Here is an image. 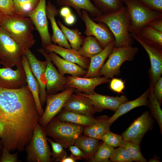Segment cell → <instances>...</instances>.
<instances>
[{
	"label": "cell",
	"instance_id": "1",
	"mask_svg": "<svg viewBox=\"0 0 162 162\" xmlns=\"http://www.w3.org/2000/svg\"><path fill=\"white\" fill-rule=\"evenodd\" d=\"M40 117L27 86L0 87V139L3 148L23 152Z\"/></svg>",
	"mask_w": 162,
	"mask_h": 162
},
{
	"label": "cell",
	"instance_id": "2",
	"mask_svg": "<svg viewBox=\"0 0 162 162\" xmlns=\"http://www.w3.org/2000/svg\"><path fill=\"white\" fill-rule=\"evenodd\" d=\"M93 21L102 22L109 28L114 38V46L122 47L132 46L133 38L129 31L127 8L122 6L116 12L97 16Z\"/></svg>",
	"mask_w": 162,
	"mask_h": 162
},
{
	"label": "cell",
	"instance_id": "3",
	"mask_svg": "<svg viewBox=\"0 0 162 162\" xmlns=\"http://www.w3.org/2000/svg\"><path fill=\"white\" fill-rule=\"evenodd\" d=\"M0 26L19 45L25 53L35 43L32 33L34 26L28 16L4 15Z\"/></svg>",
	"mask_w": 162,
	"mask_h": 162
},
{
	"label": "cell",
	"instance_id": "4",
	"mask_svg": "<svg viewBox=\"0 0 162 162\" xmlns=\"http://www.w3.org/2000/svg\"><path fill=\"white\" fill-rule=\"evenodd\" d=\"M84 127L53 118L44 128L46 135L62 145L64 149L74 145L77 138L83 133Z\"/></svg>",
	"mask_w": 162,
	"mask_h": 162
},
{
	"label": "cell",
	"instance_id": "5",
	"mask_svg": "<svg viewBox=\"0 0 162 162\" xmlns=\"http://www.w3.org/2000/svg\"><path fill=\"white\" fill-rule=\"evenodd\" d=\"M121 1L126 5L130 34H135L151 22L162 19V13L150 9L138 0Z\"/></svg>",
	"mask_w": 162,
	"mask_h": 162
},
{
	"label": "cell",
	"instance_id": "6",
	"mask_svg": "<svg viewBox=\"0 0 162 162\" xmlns=\"http://www.w3.org/2000/svg\"><path fill=\"white\" fill-rule=\"evenodd\" d=\"M46 135L44 128L39 123L35 125L29 143L25 149L28 162H50L52 152L47 142Z\"/></svg>",
	"mask_w": 162,
	"mask_h": 162
},
{
	"label": "cell",
	"instance_id": "7",
	"mask_svg": "<svg viewBox=\"0 0 162 162\" xmlns=\"http://www.w3.org/2000/svg\"><path fill=\"white\" fill-rule=\"evenodd\" d=\"M139 49L132 46L122 47L114 46L108 59L99 71L100 76L108 79L120 74V67L125 61H133L139 52Z\"/></svg>",
	"mask_w": 162,
	"mask_h": 162
},
{
	"label": "cell",
	"instance_id": "8",
	"mask_svg": "<svg viewBox=\"0 0 162 162\" xmlns=\"http://www.w3.org/2000/svg\"><path fill=\"white\" fill-rule=\"evenodd\" d=\"M25 52L19 45L0 26V64L12 68L22 66L21 59Z\"/></svg>",
	"mask_w": 162,
	"mask_h": 162
},
{
	"label": "cell",
	"instance_id": "9",
	"mask_svg": "<svg viewBox=\"0 0 162 162\" xmlns=\"http://www.w3.org/2000/svg\"><path fill=\"white\" fill-rule=\"evenodd\" d=\"M154 120L149 111L143 112L122 134L124 140L140 146L145 134L152 129Z\"/></svg>",
	"mask_w": 162,
	"mask_h": 162
},
{
	"label": "cell",
	"instance_id": "10",
	"mask_svg": "<svg viewBox=\"0 0 162 162\" xmlns=\"http://www.w3.org/2000/svg\"><path fill=\"white\" fill-rule=\"evenodd\" d=\"M76 90L74 88H69L59 93L47 95L46 108L38 123L44 128L61 111L66 101Z\"/></svg>",
	"mask_w": 162,
	"mask_h": 162
},
{
	"label": "cell",
	"instance_id": "11",
	"mask_svg": "<svg viewBox=\"0 0 162 162\" xmlns=\"http://www.w3.org/2000/svg\"><path fill=\"white\" fill-rule=\"evenodd\" d=\"M40 37L43 47L51 44L46 13V0H40L36 7L28 15Z\"/></svg>",
	"mask_w": 162,
	"mask_h": 162
},
{
	"label": "cell",
	"instance_id": "12",
	"mask_svg": "<svg viewBox=\"0 0 162 162\" xmlns=\"http://www.w3.org/2000/svg\"><path fill=\"white\" fill-rule=\"evenodd\" d=\"M37 51L44 56L47 62L45 71L47 95L56 94L60 91L65 89L66 77L61 75L56 69L44 49L41 48Z\"/></svg>",
	"mask_w": 162,
	"mask_h": 162
},
{
	"label": "cell",
	"instance_id": "13",
	"mask_svg": "<svg viewBox=\"0 0 162 162\" xmlns=\"http://www.w3.org/2000/svg\"><path fill=\"white\" fill-rule=\"evenodd\" d=\"M81 18L86 26L84 33L87 36H91L95 37L104 48L110 42L114 40L111 32L104 23H96L92 20L88 12L82 10Z\"/></svg>",
	"mask_w": 162,
	"mask_h": 162
},
{
	"label": "cell",
	"instance_id": "14",
	"mask_svg": "<svg viewBox=\"0 0 162 162\" xmlns=\"http://www.w3.org/2000/svg\"><path fill=\"white\" fill-rule=\"evenodd\" d=\"M133 38L137 41L145 49L149 58L151 68L149 70V83L154 87L162 74V49L148 45L136 35L130 34Z\"/></svg>",
	"mask_w": 162,
	"mask_h": 162
},
{
	"label": "cell",
	"instance_id": "15",
	"mask_svg": "<svg viewBox=\"0 0 162 162\" xmlns=\"http://www.w3.org/2000/svg\"><path fill=\"white\" fill-rule=\"evenodd\" d=\"M25 55L28 59L32 71L38 82L40 100L42 106H43L46 102L47 96L45 75L46 62L38 60L30 49L26 51Z\"/></svg>",
	"mask_w": 162,
	"mask_h": 162
},
{
	"label": "cell",
	"instance_id": "16",
	"mask_svg": "<svg viewBox=\"0 0 162 162\" xmlns=\"http://www.w3.org/2000/svg\"><path fill=\"white\" fill-rule=\"evenodd\" d=\"M27 86L26 76L22 65L13 70L0 67V87L17 89Z\"/></svg>",
	"mask_w": 162,
	"mask_h": 162
},
{
	"label": "cell",
	"instance_id": "17",
	"mask_svg": "<svg viewBox=\"0 0 162 162\" xmlns=\"http://www.w3.org/2000/svg\"><path fill=\"white\" fill-rule=\"evenodd\" d=\"M66 77V89L74 88L77 92H83L88 95L93 94L98 86L110 81V79L104 76L86 78L68 75Z\"/></svg>",
	"mask_w": 162,
	"mask_h": 162
},
{
	"label": "cell",
	"instance_id": "18",
	"mask_svg": "<svg viewBox=\"0 0 162 162\" xmlns=\"http://www.w3.org/2000/svg\"><path fill=\"white\" fill-rule=\"evenodd\" d=\"M64 109L72 112L93 116L96 113L101 111L94 107L91 100L77 92L71 95L64 104Z\"/></svg>",
	"mask_w": 162,
	"mask_h": 162
},
{
	"label": "cell",
	"instance_id": "19",
	"mask_svg": "<svg viewBox=\"0 0 162 162\" xmlns=\"http://www.w3.org/2000/svg\"><path fill=\"white\" fill-rule=\"evenodd\" d=\"M77 92L88 98L91 100L94 107L102 111L108 109L115 112L121 104L128 100L127 98L124 95L120 97H113L100 94L95 92L90 95Z\"/></svg>",
	"mask_w": 162,
	"mask_h": 162
},
{
	"label": "cell",
	"instance_id": "20",
	"mask_svg": "<svg viewBox=\"0 0 162 162\" xmlns=\"http://www.w3.org/2000/svg\"><path fill=\"white\" fill-rule=\"evenodd\" d=\"M45 50L47 52H52L60 55L64 60L75 63L84 69H88L90 58L82 56L78 51L72 49H68L52 43L46 46Z\"/></svg>",
	"mask_w": 162,
	"mask_h": 162
},
{
	"label": "cell",
	"instance_id": "21",
	"mask_svg": "<svg viewBox=\"0 0 162 162\" xmlns=\"http://www.w3.org/2000/svg\"><path fill=\"white\" fill-rule=\"evenodd\" d=\"M59 13V10L50 1H49L46 5V13L47 18L50 22L52 30L51 41L65 48L71 49L70 45L56 22L55 17L58 16Z\"/></svg>",
	"mask_w": 162,
	"mask_h": 162
},
{
	"label": "cell",
	"instance_id": "22",
	"mask_svg": "<svg viewBox=\"0 0 162 162\" xmlns=\"http://www.w3.org/2000/svg\"><path fill=\"white\" fill-rule=\"evenodd\" d=\"M49 56L52 62L57 67L61 75L64 76L66 74L71 76H84L87 70L75 63L68 61L59 56L54 52H49Z\"/></svg>",
	"mask_w": 162,
	"mask_h": 162
},
{
	"label": "cell",
	"instance_id": "23",
	"mask_svg": "<svg viewBox=\"0 0 162 162\" xmlns=\"http://www.w3.org/2000/svg\"><path fill=\"white\" fill-rule=\"evenodd\" d=\"M21 62L26 74L27 86L33 95L37 109L41 117L44 110L40 100L38 82L32 71L29 61L25 55L22 56Z\"/></svg>",
	"mask_w": 162,
	"mask_h": 162
},
{
	"label": "cell",
	"instance_id": "24",
	"mask_svg": "<svg viewBox=\"0 0 162 162\" xmlns=\"http://www.w3.org/2000/svg\"><path fill=\"white\" fill-rule=\"evenodd\" d=\"M114 46V40L109 43L101 52L90 58L88 70L84 77L93 78L100 76L99 71Z\"/></svg>",
	"mask_w": 162,
	"mask_h": 162
},
{
	"label": "cell",
	"instance_id": "25",
	"mask_svg": "<svg viewBox=\"0 0 162 162\" xmlns=\"http://www.w3.org/2000/svg\"><path fill=\"white\" fill-rule=\"evenodd\" d=\"M57 2L60 6L73 7L80 18L82 10L86 11L92 17H95L103 14L91 0H57Z\"/></svg>",
	"mask_w": 162,
	"mask_h": 162
},
{
	"label": "cell",
	"instance_id": "26",
	"mask_svg": "<svg viewBox=\"0 0 162 162\" xmlns=\"http://www.w3.org/2000/svg\"><path fill=\"white\" fill-rule=\"evenodd\" d=\"M150 89L146 90L140 97L136 99L129 101L121 104L115 113L109 119V123L112 124L117 118L130 110L137 107L148 106V98Z\"/></svg>",
	"mask_w": 162,
	"mask_h": 162
},
{
	"label": "cell",
	"instance_id": "27",
	"mask_svg": "<svg viewBox=\"0 0 162 162\" xmlns=\"http://www.w3.org/2000/svg\"><path fill=\"white\" fill-rule=\"evenodd\" d=\"M110 117L106 115L97 117V121L95 124L84 127L83 133L84 135L98 140H101L106 133L110 131V128L112 124L108 122Z\"/></svg>",
	"mask_w": 162,
	"mask_h": 162
},
{
	"label": "cell",
	"instance_id": "28",
	"mask_svg": "<svg viewBox=\"0 0 162 162\" xmlns=\"http://www.w3.org/2000/svg\"><path fill=\"white\" fill-rule=\"evenodd\" d=\"M133 34L146 44L162 49V32L147 25Z\"/></svg>",
	"mask_w": 162,
	"mask_h": 162
},
{
	"label": "cell",
	"instance_id": "29",
	"mask_svg": "<svg viewBox=\"0 0 162 162\" xmlns=\"http://www.w3.org/2000/svg\"><path fill=\"white\" fill-rule=\"evenodd\" d=\"M57 117L61 120L67 122L83 126H91L97 121L93 116L86 115L66 110L62 108L57 115Z\"/></svg>",
	"mask_w": 162,
	"mask_h": 162
},
{
	"label": "cell",
	"instance_id": "30",
	"mask_svg": "<svg viewBox=\"0 0 162 162\" xmlns=\"http://www.w3.org/2000/svg\"><path fill=\"white\" fill-rule=\"evenodd\" d=\"M99 140L85 135H80L74 144L81 149L88 158H93L99 145Z\"/></svg>",
	"mask_w": 162,
	"mask_h": 162
},
{
	"label": "cell",
	"instance_id": "31",
	"mask_svg": "<svg viewBox=\"0 0 162 162\" xmlns=\"http://www.w3.org/2000/svg\"><path fill=\"white\" fill-rule=\"evenodd\" d=\"M103 49L95 37L89 36L85 38L83 44L78 51L82 56L90 58L101 52Z\"/></svg>",
	"mask_w": 162,
	"mask_h": 162
},
{
	"label": "cell",
	"instance_id": "32",
	"mask_svg": "<svg viewBox=\"0 0 162 162\" xmlns=\"http://www.w3.org/2000/svg\"><path fill=\"white\" fill-rule=\"evenodd\" d=\"M57 23L65 38L69 41L72 49L78 51L83 44L84 37L81 35L77 28L70 29L59 21Z\"/></svg>",
	"mask_w": 162,
	"mask_h": 162
},
{
	"label": "cell",
	"instance_id": "33",
	"mask_svg": "<svg viewBox=\"0 0 162 162\" xmlns=\"http://www.w3.org/2000/svg\"><path fill=\"white\" fill-rule=\"evenodd\" d=\"M150 89L148 98V106L150 110L151 115L156 120L162 133V111L160 106L156 99L153 92L154 87L149 83Z\"/></svg>",
	"mask_w": 162,
	"mask_h": 162
},
{
	"label": "cell",
	"instance_id": "34",
	"mask_svg": "<svg viewBox=\"0 0 162 162\" xmlns=\"http://www.w3.org/2000/svg\"><path fill=\"white\" fill-rule=\"evenodd\" d=\"M103 14L114 13L122 6L120 0H91Z\"/></svg>",
	"mask_w": 162,
	"mask_h": 162
},
{
	"label": "cell",
	"instance_id": "35",
	"mask_svg": "<svg viewBox=\"0 0 162 162\" xmlns=\"http://www.w3.org/2000/svg\"><path fill=\"white\" fill-rule=\"evenodd\" d=\"M40 0H14L16 15L27 16L36 7Z\"/></svg>",
	"mask_w": 162,
	"mask_h": 162
},
{
	"label": "cell",
	"instance_id": "36",
	"mask_svg": "<svg viewBox=\"0 0 162 162\" xmlns=\"http://www.w3.org/2000/svg\"><path fill=\"white\" fill-rule=\"evenodd\" d=\"M119 147H123L128 151L132 157L133 161H147L141 152L140 146L129 141L123 140Z\"/></svg>",
	"mask_w": 162,
	"mask_h": 162
},
{
	"label": "cell",
	"instance_id": "37",
	"mask_svg": "<svg viewBox=\"0 0 162 162\" xmlns=\"http://www.w3.org/2000/svg\"><path fill=\"white\" fill-rule=\"evenodd\" d=\"M114 148L103 142L99 144L94 157L90 161L92 162H110L109 159Z\"/></svg>",
	"mask_w": 162,
	"mask_h": 162
},
{
	"label": "cell",
	"instance_id": "38",
	"mask_svg": "<svg viewBox=\"0 0 162 162\" xmlns=\"http://www.w3.org/2000/svg\"><path fill=\"white\" fill-rule=\"evenodd\" d=\"M110 161L113 162H132L133 161L131 156L124 148L119 147L114 149L110 158Z\"/></svg>",
	"mask_w": 162,
	"mask_h": 162
},
{
	"label": "cell",
	"instance_id": "39",
	"mask_svg": "<svg viewBox=\"0 0 162 162\" xmlns=\"http://www.w3.org/2000/svg\"><path fill=\"white\" fill-rule=\"evenodd\" d=\"M47 140L50 143L52 148V160L55 161L61 162L64 158L67 156V152L63 146L61 144L54 141L51 139L47 138Z\"/></svg>",
	"mask_w": 162,
	"mask_h": 162
},
{
	"label": "cell",
	"instance_id": "40",
	"mask_svg": "<svg viewBox=\"0 0 162 162\" xmlns=\"http://www.w3.org/2000/svg\"><path fill=\"white\" fill-rule=\"evenodd\" d=\"M101 140L107 145L114 148L119 146L123 139L122 135L115 134L110 131L102 136Z\"/></svg>",
	"mask_w": 162,
	"mask_h": 162
},
{
	"label": "cell",
	"instance_id": "41",
	"mask_svg": "<svg viewBox=\"0 0 162 162\" xmlns=\"http://www.w3.org/2000/svg\"><path fill=\"white\" fill-rule=\"evenodd\" d=\"M0 11L5 16L16 15L14 0H0Z\"/></svg>",
	"mask_w": 162,
	"mask_h": 162
},
{
	"label": "cell",
	"instance_id": "42",
	"mask_svg": "<svg viewBox=\"0 0 162 162\" xmlns=\"http://www.w3.org/2000/svg\"><path fill=\"white\" fill-rule=\"evenodd\" d=\"M110 88L118 93H123V91L125 88L124 82L122 79L113 77L110 81Z\"/></svg>",
	"mask_w": 162,
	"mask_h": 162
},
{
	"label": "cell",
	"instance_id": "43",
	"mask_svg": "<svg viewBox=\"0 0 162 162\" xmlns=\"http://www.w3.org/2000/svg\"><path fill=\"white\" fill-rule=\"evenodd\" d=\"M138 0L150 9L162 13V0Z\"/></svg>",
	"mask_w": 162,
	"mask_h": 162
},
{
	"label": "cell",
	"instance_id": "44",
	"mask_svg": "<svg viewBox=\"0 0 162 162\" xmlns=\"http://www.w3.org/2000/svg\"><path fill=\"white\" fill-rule=\"evenodd\" d=\"M68 148L71 153L70 156L76 160L84 159L89 161V159L87 156L76 146L74 145H71Z\"/></svg>",
	"mask_w": 162,
	"mask_h": 162
},
{
	"label": "cell",
	"instance_id": "45",
	"mask_svg": "<svg viewBox=\"0 0 162 162\" xmlns=\"http://www.w3.org/2000/svg\"><path fill=\"white\" fill-rule=\"evenodd\" d=\"M18 161V153L11 154L10 152L3 148L2 154L0 160L1 162H17Z\"/></svg>",
	"mask_w": 162,
	"mask_h": 162
},
{
	"label": "cell",
	"instance_id": "46",
	"mask_svg": "<svg viewBox=\"0 0 162 162\" xmlns=\"http://www.w3.org/2000/svg\"><path fill=\"white\" fill-rule=\"evenodd\" d=\"M154 95L160 104L162 103V77L156 82L153 88Z\"/></svg>",
	"mask_w": 162,
	"mask_h": 162
},
{
	"label": "cell",
	"instance_id": "47",
	"mask_svg": "<svg viewBox=\"0 0 162 162\" xmlns=\"http://www.w3.org/2000/svg\"><path fill=\"white\" fill-rule=\"evenodd\" d=\"M148 25L154 29L162 32V19L153 21Z\"/></svg>",
	"mask_w": 162,
	"mask_h": 162
},
{
	"label": "cell",
	"instance_id": "48",
	"mask_svg": "<svg viewBox=\"0 0 162 162\" xmlns=\"http://www.w3.org/2000/svg\"><path fill=\"white\" fill-rule=\"evenodd\" d=\"M59 12L62 16L64 17L71 14L70 9L67 6H64L62 8Z\"/></svg>",
	"mask_w": 162,
	"mask_h": 162
},
{
	"label": "cell",
	"instance_id": "49",
	"mask_svg": "<svg viewBox=\"0 0 162 162\" xmlns=\"http://www.w3.org/2000/svg\"><path fill=\"white\" fill-rule=\"evenodd\" d=\"M65 21L66 23L68 25H72L75 21V18L72 14L65 17Z\"/></svg>",
	"mask_w": 162,
	"mask_h": 162
},
{
	"label": "cell",
	"instance_id": "50",
	"mask_svg": "<svg viewBox=\"0 0 162 162\" xmlns=\"http://www.w3.org/2000/svg\"><path fill=\"white\" fill-rule=\"evenodd\" d=\"M76 160L71 156L67 157L64 158L61 162H75Z\"/></svg>",
	"mask_w": 162,
	"mask_h": 162
},
{
	"label": "cell",
	"instance_id": "51",
	"mask_svg": "<svg viewBox=\"0 0 162 162\" xmlns=\"http://www.w3.org/2000/svg\"><path fill=\"white\" fill-rule=\"evenodd\" d=\"M149 162H159V158L156 156H154L152 158L150 159L148 161Z\"/></svg>",
	"mask_w": 162,
	"mask_h": 162
},
{
	"label": "cell",
	"instance_id": "52",
	"mask_svg": "<svg viewBox=\"0 0 162 162\" xmlns=\"http://www.w3.org/2000/svg\"><path fill=\"white\" fill-rule=\"evenodd\" d=\"M4 15L0 11V26Z\"/></svg>",
	"mask_w": 162,
	"mask_h": 162
},
{
	"label": "cell",
	"instance_id": "53",
	"mask_svg": "<svg viewBox=\"0 0 162 162\" xmlns=\"http://www.w3.org/2000/svg\"><path fill=\"white\" fill-rule=\"evenodd\" d=\"M1 143L0 142V148H1Z\"/></svg>",
	"mask_w": 162,
	"mask_h": 162
},
{
	"label": "cell",
	"instance_id": "54",
	"mask_svg": "<svg viewBox=\"0 0 162 162\" xmlns=\"http://www.w3.org/2000/svg\"><path fill=\"white\" fill-rule=\"evenodd\" d=\"M120 1H121L122 0H120Z\"/></svg>",
	"mask_w": 162,
	"mask_h": 162
}]
</instances>
